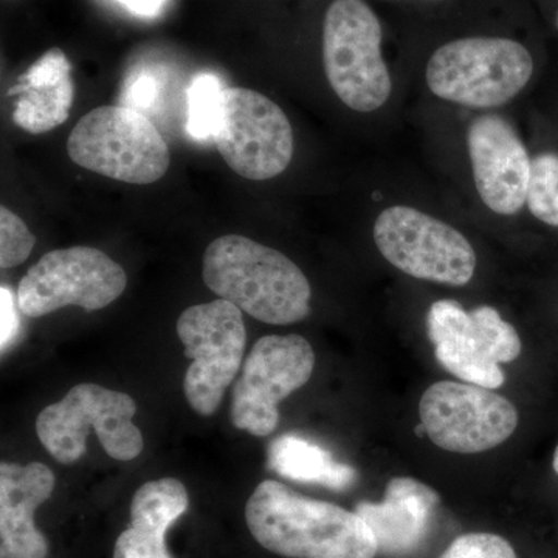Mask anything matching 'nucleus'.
I'll return each instance as SVG.
<instances>
[{
    "mask_svg": "<svg viewBox=\"0 0 558 558\" xmlns=\"http://www.w3.org/2000/svg\"><path fill=\"white\" fill-rule=\"evenodd\" d=\"M252 537L286 558H376L377 542L368 524L351 512L263 481L245 505Z\"/></svg>",
    "mask_w": 558,
    "mask_h": 558,
    "instance_id": "nucleus-1",
    "label": "nucleus"
},
{
    "mask_svg": "<svg viewBox=\"0 0 558 558\" xmlns=\"http://www.w3.org/2000/svg\"><path fill=\"white\" fill-rule=\"evenodd\" d=\"M205 284L250 317L292 325L311 314L312 289L304 271L278 250L226 234L205 250Z\"/></svg>",
    "mask_w": 558,
    "mask_h": 558,
    "instance_id": "nucleus-2",
    "label": "nucleus"
},
{
    "mask_svg": "<svg viewBox=\"0 0 558 558\" xmlns=\"http://www.w3.org/2000/svg\"><path fill=\"white\" fill-rule=\"evenodd\" d=\"M534 73V57L519 40L469 36L444 44L429 57L425 81L439 100L494 109L519 97Z\"/></svg>",
    "mask_w": 558,
    "mask_h": 558,
    "instance_id": "nucleus-3",
    "label": "nucleus"
},
{
    "mask_svg": "<svg viewBox=\"0 0 558 558\" xmlns=\"http://www.w3.org/2000/svg\"><path fill=\"white\" fill-rule=\"evenodd\" d=\"M381 40L380 20L365 0L330 3L323 24V64L330 89L355 112H376L391 97Z\"/></svg>",
    "mask_w": 558,
    "mask_h": 558,
    "instance_id": "nucleus-4",
    "label": "nucleus"
},
{
    "mask_svg": "<svg viewBox=\"0 0 558 558\" xmlns=\"http://www.w3.org/2000/svg\"><path fill=\"white\" fill-rule=\"evenodd\" d=\"M73 163L105 178L149 185L167 174L170 148L142 112L124 106L90 110L70 132Z\"/></svg>",
    "mask_w": 558,
    "mask_h": 558,
    "instance_id": "nucleus-5",
    "label": "nucleus"
},
{
    "mask_svg": "<svg viewBox=\"0 0 558 558\" xmlns=\"http://www.w3.org/2000/svg\"><path fill=\"white\" fill-rule=\"evenodd\" d=\"M137 405L131 396L97 384H80L64 399L46 407L36 418V435L44 449L61 464H73L86 453L94 427L110 458L131 461L142 453L145 440L132 422Z\"/></svg>",
    "mask_w": 558,
    "mask_h": 558,
    "instance_id": "nucleus-6",
    "label": "nucleus"
},
{
    "mask_svg": "<svg viewBox=\"0 0 558 558\" xmlns=\"http://www.w3.org/2000/svg\"><path fill=\"white\" fill-rule=\"evenodd\" d=\"M427 330L442 368L488 389L505 384L501 363L519 359L523 348L517 329L492 306L468 312L458 301H435L427 312Z\"/></svg>",
    "mask_w": 558,
    "mask_h": 558,
    "instance_id": "nucleus-7",
    "label": "nucleus"
},
{
    "mask_svg": "<svg viewBox=\"0 0 558 558\" xmlns=\"http://www.w3.org/2000/svg\"><path fill=\"white\" fill-rule=\"evenodd\" d=\"M373 233L380 255L409 277L462 288L475 275L478 259L468 238L422 209L385 208Z\"/></svg>",
    "mask_w": 558,
    "mask_h": 558,
    "instance_id": "nucleus-8",
    "label": "nucleus"
},
{
    "mask_svg": "<svg viewBox=\"0 0 558 558\" xmlns=\"http://www.w3.org/2000/svg\"><path fill=\"white\" fill-rule=\"evenodd\" d=\"M178 336L191 360L185 398L197 414L211 416L242 368L247 344L242 311L223 299L191 306L179 317Z\"/></svg>",
    "mask_w": 558,
    "mask_h": 558,
    "instance_id": "nucleus-9",
    "label": "nucleus"
},
{
    "mask_svg": "<svg viewBox=\"0 0 558 558\" xmlns=\"http://www.w3.org/2000/svg\"><path fill=\"white\" fill-rule=\"evenodd\" d=\"M128 275L119 263L94 247L51 250L17 286V306L39 318L65 306L100 311L121 296Z\"/></svg>",
    "mask_w": 558,
    "mask_h": 558,
    "instance_id": "nucleus-10",
    "label": "nucleus"
},
{
    "mask_svg": "<svg viewBox=\"0 0 558 558\" xmlns=\"http://www.w3.org/2000/svg\"><path fill=\"white\" fill-rule=\"evenodd\" d=\"M215 140L231 170L256 182L288 170L295 150L284 110L266 95L244 87L223 89Z\"/></svg>",
    "mask_w": 558,
    "mask_h": 558,
    "instance_id": "nucleus-11",
    "label": "nucleus"
},
{
    "mask_svg": "<svg viewBox=\"0 0 558 558\" xmlns=\"http://www.w3.org/2000/svg\"><path fill=\"white\" fill-rule=\"evenodd\" d=\"M314 368V349L304 337L267 336L256 341L231 396L234 427L258 438L271 435L278 427L279 403L304 387Z\"/></svg>",
    "mask_w": 558,
    "mask_h": 558,
    "instance_id": "nucleus-12",
    "label": "nucleus"
},
{
    "mask_svg": "<svg viewBox=\"0 0 558 558\" xmlns=\"http://www.w3.org/2000/svg\"><path fill=\"white\" fill-rule=\"evenodd\" d=\"M425 433L436 446L473 454L495 449L519 427V411L494 389L459 381H436L418 402Z\"/></svg>",
    "mask_w": 558,
    "mask_h": 558,
    "instance_id": "nucleus-13",
    "label": "nucleus"
},
{
    "mask_svg": "<svg viewBox=\"0 0 558 558\" xmlns=\"http://www.w3.org/2000/svg\"><path fill=\"white\" fill-rule=\"evenodd\" d=\"M468 150L481 202L498 216L523 211L532 156L515 126L498 113H484L469 126Z\"/></svg>",
    "mask_w": 558,
    "mask_h": 558,
    "instance_id": "nucleus-14",
    "label": "nucleus"
},
{
    "mask_svg": "<svg viewBox=\"0 0 558 558\" xmlns=\"http://www.w3.org/2000/svg\"><path fill=\"white\" fill-rule=\"evenodd\" d=\"M46 464H0V558H47L49 542L36 527L35 512L53 494Z\"/></svg>",
    "mask_w": 558,
    "mask_h": 558,
    "instance_id": "nucleus-15",
    "label": "nucleus"
},
{
    "mask_svg": "<svg viewBox=\"0 0 558 558\" xmlns=\"http://www.w3.org/2000/svg\"><path fill=\"white\" fill-rule=\"evenodd\" d=\"M440 497L435 488L409 476L389 481L384 501L359 502L355 512L368 524L381 556H410L428 537Z\"/></svg>",
    "mask_w": 558,
    "mask_h": 558,
    "instance_id": "nucleus-16",
    "label": "nucleus"
},
{
    "mask_svg": "<svg viewBox=\"0 0 558 558\" xmlns=\"http://www.w3.org/2000/svg\"><path fill=\"white\" fill-rule=\"evenodd\" d=\"M73 94L70 62L57 47L40 57L7 92L9 97H16L14 124L33 135L46 134L65 123Z\"/></svg>",
    "mask_w": 558,
    "mask_h": 558,
    "instance_id": "nucleus-17",
    "label": "nucleus"
},
{
    "mask_svg": "<svg viewBox=\"0 0 558 558\" xmlns=\"http://www.w3.org/2000/svg\"><path fill=\"white\" fill-rule=\"evenodd\" d=\"M190 506L182 481L161 478L143 484L131 502V524L121 532L113 558H172L167 534Z\"/></svg>",
    "mask_w": 558,
    "mask_h": 558,
    "instance_id": "nucleus-18",
    "label": "nucleus"
},
{
    "mask_svg": "<svg viewBox=\"0 0 558 558\" xmlns=\"http://www.w3.org/2000/svg\"><path fill=\"white\" fill-rule=\"evenodd\" d=\"M267 465L284 478L322 484L336 490H343L357 480L354 469L337 462L328 450L317 444L292 433L271 440L267 451Z\"/></svg>",
    "mask_w": 558,
    "mask_h": 558,
    "instance_id": "nucleus-19",
    "label": "nucleus"
},
{
    "mask_svg": "<svg viewBox=\"0 0 558 558\" xmlns=\"http://www.w3.org/2000/svg\"><path fill=\"white\" fill-rule=\"evenodd\" d=\"M526 207L543 226L558 229V150L532 156Z\"/></svg>",
    "mask_w": 558,
    "mask_h": 558,
    "instance_id": "nucleus-20",
    "label": "nucleus"
},
{
    "mask_svg": "<svg viewBox=\"0 0 558 558\" xmlns=\"http://www.w3.org/2000/svg\"><path fill=\"white\" fill-rule=\"evenodd\" d=\"M222 84L213 73H201L189 89V132L196 140L215 138L222 102Z\"/></svg>",
    "mask_w": 558,
    "mask_h": 558,
    "instance_id": "nucleus-21",
    "label": "nucleus"
},
{
    "mask_svg": "<svg viewBox=\"0 0 558 558\" xmlns=\"http://www.w3.org/2000/svg\"><path fill=\"white\" fill-rule=\"evenodd\" d=\"M35 242V236L20 216L7 207L0 208V267L3 270L25 263Z\"/></svg>",
    "mask_w": 558,
    "mask_h": 558,
    "instance_id": "nucleus-22",
    "label": "nucleus"
},
{
    "mask_svg": "<svg viewBox=\"0 0 558 558\" xmlns=\"http://www.w3.org/2000/svg\"><path fill=\"white\" fill-rule=\"evenodd\" d=\"M440 558H517V554L499 535L472 532L454 539Z\"/></svg>",
    "mask_w": 558,
    "mask_h": 558,
    "instance_id": "nucleus-23",
    "label": "nucleus"
},
{
    "mask_svg": "<svg viewBox=\"0 0 558 558\" xmlns=\"http://www.w3.org/2000/svg\"><path fill=\"white\" fill-rule=\"evenodd\" d=\"M20 306H17V300H14L13 293L5 286L0 288V347L2 351L13 343L20 333L21 319Z\"/></svg>",
    "mask_w": 558,
    "mask_h": 558,
    "instance_id": "nucleus-24",
    "label": "nucleus"
},
{
    "mask_svg": "<svg viewBox=\"0 0 558 558\" xmlns=\"http://www.w3.org/2000/svg\"><path fill=\"white\" fill-rule=\"evenodd\" d=\"M157 97V81L149 75H138L126 87V94L123 97L124 108L134 110L148 109L153 106ZM140 112V110H138Z\"/></svg>",
    "mask_w": 558,
    "mask_h": 558,
    "instance_id": "nucleus-25",
    "label": "nucleus"
},
{
    "mask_svg": "<svg viewBox=\"0 0 558 558\" xmlns=\"http://www.w3.org/2000/svg\"><path fill=\"white\" fill-rule=\"evenodd\" d=\"M138 16H157L167 5L168 0H117Z\"/></svg>",
    "mask_w": 558,
    "mask_h": 558,
    "instance_id": "nucleus-26",
    "label": "nucleus"
},
{
    "mask_svg": "<svg viewBox=\"0 0 558 558\" xmlns=\"http://www.w3.org/2000/svg\"><path fill=\"white\" fill-rule=\"evenodd\" d=\"M553 465H554V470H556V473L558 475V446H557L556 451H554Z\"/></svg>",
    "mask_w": 558,
    "mask_h": 558,
    "instance_id": "nucleus-27",
    "label": "nucleus"
},
{
    "mask_svg": "<svg viewBox=\"0 0 558 558\" xmlns=\"http://www.w3.org/2000/svg\"><path fill=\"white\" fill-rule=\"evenodd\" d=\"M556 25H557V28H558V10H557V14H556Z\"/></svg>",
    "mask_w": 558,
    "mask_h": 558,
    "instance_id": "nucleus-28",
    "label": "nucleus"
}]
</instances>
